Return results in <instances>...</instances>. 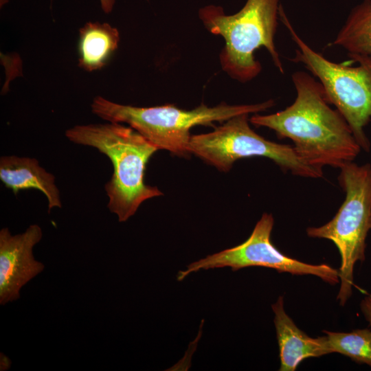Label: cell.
<instances>
[{"mask_svg": "<svg viewBox=\"0 0 371 371\" xmlns=\"http://www.w3.org/2000/svg\"><path fill=\"white\" fill-rule=\"evenodd\" d=\"M43 237L41 227L30 225L21 234L12 235L9 229L0 231V304L20 298L21 289L41 273L43 262L33 254L34 247Z\"/></svg>", "mask_w": 371, "mask_h": 371, "instance_id": "9", "label": "cell"}, {"mask_svg": "<svg viewBox=\"0 0 371 371\" xmlns=\"http://www.w3.org/2000/svg\"><path fill=\"white\" fill-rule=\"evenodd\" d=\"M274 104L273 100L253 104L221 103L213 107L202 103L192 110H185L173 104L150 107L124 105L97 96L91 107L93 113L109 122L128 124L158 150L184 157L190 154V131L193 126H212L214 122H225L240 114L258 113Z\"/></svg>", "mask_w": 371, "mask_h": 371, "instance_id": "3", "label": "cell"}, {"mask_svg": "<svg viewBox=\"0 0 371 371\" xmlns=\"http://www.w3.org/2000/svg\"><path fill=\"white\" fill-rule=\"evenodd\" d=\"M331 45L344 49L348 56L371 55V0L352 9Z\"/></svg>", "mask_w": 371, "mask_h": 371, "instance_id": "13", "label": "cell"}, {"mask_svg": "<svg viewBox=\"0 0 371 371\" xmlns=\"http://www.w3.org/2000/svg\"><path fill=\"white\" fill-rule=\"evenodd\" d=\"M340 170L338 181L345 192V200L330 221L308 227L306 234L330 240L338 249L341 265L337 299L344 306L352 295L355 265L365 260L366 240L371 229V165L350 161Z\"/></svg>", "mask_w": 371, "mask_h": 371, "instance_id": "6", "label": "cell"}, {"mask_svg": "<svg viewBox=\"0 0 371 371\" xmlns=\"http://www.w3.org/2000/svg\"><path fill=\"white\" fill-rule=\"evenodd\" d=\"M361 310L371 328V294L365 297L361 302Z\"/></svg>", "mask_w": 371, "mask_h": 371, "instance_id": "15", "label": "cell"}, {"mask_svg": "<svg viewBox=\"0 0 371 371\" xmlns=\"http://www.w3.org/2000/svg\"><path fill=\"white\" fill-rule=\"evenodd\" d=\"M0 179L16 194L20 190L34 188L42 192L48 201V211L61 207L60 193L54 176L41 167L37 159L16 156L0 159Z\"/></svg>", "mask_w": 371, "mask_h": 371, "instance_id": "11", "label": "cell"}, {"mask_svg": "<svg viewBox=\"0 0 371 371\" xmlns=\"http://www.w3.org/2000/svg\"><path fill=\"white\" fill-rule=\"evenodd\" d=\"M279 348L280 371H294L304 359L330 354L326 337H309L300 330L284 308L280 296L271 306Z\"/></svg>", "mask_w": 371, "mask_h": 371, "instance_id": "10", "label": "cell"}, {"mask_svg": "<svg viewBox=\"0 0 371 371\" xmlns=\"http://www.w3.org/2000/svg\"><path fill=\"white\" fill-rule=\"evenodd\" d=\"M102 10L106 14H109L113 9L115 0H100Z\"/></svg>", "mask_w": 371, "mask_h": 371, "instance_id": "16", "label": "cell"}, {"mask_svg": "<svg viewBox=\"0 0 371 371\" xmlns=\"http://www.w3.org/2000/svg\"><path fill=\"white\" fill-rule=\"evenodd\" d=\"M273 225L272 214L264 213L245 242L190 264L186 269L178 273L177 280L181 281L200 270L229 267L232 271H237L249 267H262L279 273L315 276L330 284L339 282L338 270L328 265L303 262L279 251L271 240Z\"/></svg>", "mask_w": 371, "mask_h": 371, "instance_id": "8", "label": "cell"}, {"mask_svg": "<svg viewBox=\"0 0 371 371\" xmlns=\"http://www.w3.org/2000/svg\"><path fill=\"white\" fill-rule=\"evenodd\" d=\"M330 353L344 355L358 363L371 367V329H357L349 333L323 330Z\"/></svg>", "mask_w": 371, "mask_h": 371, "instance_id": "14", "label": "cell"}, {"mask_svg": "<svg viewBox=\"0 0 371 371\" xmlns=\"http://www.w3.org/2000/svg\"><path fill=\"white\" fill-rule=\"evenodd\" d=\"M8 0H1V5L5 4V3H7Z\"/></svg>", "mask_w": 371, "mask_h": 371, "instance_id": "17", "label": "cell"}, {"mask_svg": "<svg viewBox=\"0 0 371 371\" xmlns=\"http://www.w3.org/2000/svg\"><path fill=\"white\" fill-rule=\"evenodd\" d=\"M279 16L297 46L291 61L302 64L319 80L328 102L345 119L361 148L369 152L370 143L364 128L371 119V55L349 56L358 63L355 67L333 62L297 34L282 6Z\"/></svg>", "mask_w": 371, "mask_h": 371, "instance_id": "5", "label": "cell"}, {"mask_svg": "<svg viewBox=\"0 0 371 371\" xmlns=\"http://www.w3.org/2000/svg\"><path fill=\"white\" fill-rule=\"evenodd\" d=\"M291 78L294 102L275 113H254L249 122L274 131L280 139H290L297 156L319 170L324 166L340 169L352 161L361 148L343 116L329 106L321 83L301 71Z\"/></svg>", "mask_w": 371, "mask_h": 371, "instance_id": "1", "label": "cell"}, {"mask_svg": "<svg viewBox=\"0 0 371 371\" xmlns=\"http://www.w3.org/2000/svg\"><path fill=\"white\" fill-rule=\"evenodd\" d=\"M119 42V31L109 23H85L79 30V67L87 71L103 68L117 49Z\"/></svg>", "mask_w": 371, "mask_h": 371, "instance_id": "12", "label": "cell"}, {"mask_svg": "<svg viewBox=\"0 0 371 371\" xmlns=\"http://www.w3.org/2000/svg\"><path fill=\"white\" fill-rule=\"evenodd\" d=\"M280 5L279 0H247L232 15H226L221 7L214 5L199 10V18L207 30L224 38L221 65L232 78L245 82L260 74L262 67L254 52L261 47L266 48L276 67L284 73L274 40Z\"/></svg>", "mask_w": 371, "mask_h": 371, "instance_id": "4", "label": "cell"}, {"mask_svg": "<svg viewBox=\"0 0 371 371\" xmlns=\"http://www.w3.org/2000/svg\"><path fill=\"white\" fill-rule=\"evenodd\" d=\"M65 136L98 149L111 160L113 172L105 185L107 207L120 222L134 215L146 200L163 195L144 181L146 165L158 148L131 126L116 122L76 125Z\"/></svg>", "mask_w": 371, "mask_h": 371, "instance_id": "2", "label": "cell"}, {"mask_svg": "<svg viewBox=\"0 0 371 371\" xmlns=\"http://www.w3.org/2000/svg\"><path fill=\"white\" fill-rule=\"evenodd\" d=\"M248 113L234 116L207 133L191 135L188 150L222 172H228L238 159L264 157L284 172L319 178L323 172L303 161L293 146L267 140L254 131Z\"/></svg>", "mask_w": 371, "mask_h": 371, "instance_id": "7", "label": "cell"}]
</instances>
